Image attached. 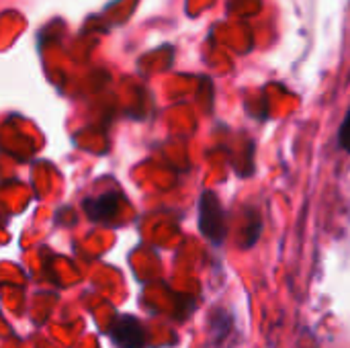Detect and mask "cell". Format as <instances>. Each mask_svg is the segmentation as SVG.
<instances>
[{"instance_id": "4", "label": "cell", "mask_w": 350, "mask_h": 348, "mask_svg": "<svg viewBox=\"0 0 350 348\" xmlns=\"http://www.w3.org/2000/svg\"><path fill=\"white\" fill-rule=\"evenodd\" d=\"M234 328H236V322H234L232 314H228L226 310L217 308L211 314V330H213V340L217 347H221L224 343H228L232 338Z\"/></svg>"}, {"instance_id": "2", "label": "cell", "mask_w": 350, "mask_h": 348, "mask_svg": "<svg viewBox=\"0 0 350 348\" xmlns=\"http://www.w3.org/2000/svg\"><path fill=\"white\" fill-rule=\"evenodd\" d=\"M109 338L117 348H146L148 334L144 324L129 314H117L109 324Z\"/></svg>"}, {"instance_id": "5", "label": "cell", "mask_w": 350, "mask_h": 348, "mask_svg": "<svg viewBox=\"0 0 350 348\" xmlns=\"http://www.w3.org/2000/svg\"><path fill=\"white\" fill-rule=\"evenodd\" d=\"M338 146H340V150H345V152L350 154V109L349 113H347V117H345V121H342V125H340Z\"/></svg>"}, {"instance_id": "1", "label": "cell", "mask_w": 350, "mask_h": 348, "mask_svg": "<svg viewBox=\"0 0 350 348\" xmlns=\"http://www.w3.org/2000/svg\"><path fill=\"white\" fill-rule=\"evenodd\" d=\"M199 230L215 246H221L228 236L226 211L215 193L205 191L199 199Z\"/></svg>"}, {"instance_id": "3", "label": "cell", "mask_w": 350, "mask_h": 348, "mask_svg": "<svg viewBox=\"0 0 350 348\" xmlns=\"http://www.w3.org/2000/svg\"><path fill=\"white\" fill-rule=\"evenodd\" d=\"M86 213L90 215V219L94 222H111L117 215L119 209V197L115 193H107L100 195L98 199H88L84 203Z\"/></svg>"}]
</instances>
